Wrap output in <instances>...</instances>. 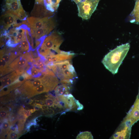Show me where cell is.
I'll return each instance as SVG.
<instances>
[{"mask_svg": "<svg viewBox=\"0 0 139 139\" xmlns=\"http://www.w3.org/2000/svg\"><path fill=\"white\" fill-rule=\"evenodd\" d=\"M136 97L139 100V87L138 93Z\"/></svg>", "mask_w": 139, "mask_h": 139, "instance_id": "obj_29", "label": "cell"}, {"mask_svg": "<svg viewBox=\"0 0 139 139\" xmlns=\"http://www.w3.org/2000/svg\"><path fill=\"white\" fill-rule=\"evenodd\" d=\"M27 23V21H24L21 25L13 27L7 32L5 36L7 39V46L15 47L20 43L26 35V30L29 27Z\"/></svg>", "mask_w": 139, "mask_h": 139, "instance_id": "obj_3", "label": "cell"}, {"mask_svg": "<svg viewBox=\"0 0 139 139\" xmlns=\"http://www.w3.org/2000/svg\"><path fill=\"white\" fill-rule=\"evenodd\" d=\"M59 82L56 75H51L44 82L34 88L24 92L23 94L28 98L41 93L53 90Z\"/></svg>", "mask_w": 139, "mask_h": 139, "instance_id": "obj_4", "label": "cell"}, {"mask_svg": "<svg viewBox=\"0 0 139 139\" xmlns=\"http://www.w3.org/2000/svg\"><path fill=\"white\" fill-rule=\"evenodd\" d=\"M76 139H93V136L90 132L85 131L80 132L78 135Z\"/></svg>", "mask_w": 139, "mask_h": 139, "instance_id": "obj_25", "label": "cell"}, {"mask_svg": "<svg viewBox=\"0 0 139 139\" xmlns=\"http://www.w3.org/2000/svg\"><path fill=\"white\" fill-rule=\"evenodd\" d=\"M100 0H83L77 4L79 17L82 19H89L96 10Z\"/></svg>", "mask_w": 139, "mask_h": 139, "instance_id": "obj_6", "label": "cell"}, {"mask_svg": "<svg viewBox=\"0 0 139 139\" xmlns=\"http://www.w3.org/2000/svg\"><path fill=\"white\" fill-rule=\"evenodd\" d=\"M6 12L16 15L22 20H26L27 16L20 0H6Z\"/></svg>", "mask_w": 139, "mask_h": 139, "instance_id": "obj_10", "label": "cell"}, {"mask_svg": "<svg viewBox=\"0 0 139 139\" xmlns=\"http://www.w3.org/2000/svg\"><path fill=\"white\" fill-rule=\"evenodd\" d=\"M70 60L53 64L51 70L61 83L71 84L77 77Z\"/></svg>", "mask_w": 139, "mask_h": 139, "instance_id": "obj_2", "label": "cell"}, {"mask_svg": "<svg viewBox=\"0 0 139 139\" xmlns=\"http://www.w3.org/2000/svg\"><path fill=\"white\" fill-rule=\"evenodd\" d=\"M23 133H19L15 130L11 129L6 137L7 139H16L19 138Z\"/></svg>", "mask_w": 139, "mask_h": 139, "instance_id": "obj_24", "label": "cell"}, {"mask_svg": "<svg viewBox=\"0 0 139 139\" xmlns=\"http://www.w3.org/2000/svg\"><path fill=\"white\" fill-rule=\"evenodd\" d=\"M32 61L29 53L28 52L15 59L9 65V67L21 75L27 69H28V63Z\"/></svg>", "mask_w": 139, "mask_h": 139, "instance_id": "obj_8", "label": "cell"}, {"mask_svg": "<svg viewBox=\"0 0 139 139\" xmlns=\"http://www.w3.org/2000/svg\"><path fill=\"white\" fill-rule=\"evenodd\" d=\"M28 25L34 30L47 26L55 22L51 17L38 18L31 16L27 18Z\"/></svg>", "mask_w": 139, "mask_h": 139, "instance_id": "obj_14", "label": "cell"}, {"mask_svg": "<svg viewBox=\"0 0 139 139\" xmlns=\"http://www.w3.org/2000/svg\"><path fill=\"white\" fill-rule=\"evenodd\" d=\"M77 4L79 2H81L83 0H73Z\"/></svg>", "mask_w": 139, "mask_h": 139, "instance_id": "obj_28", "label": "cell"}, {"mask_svg": "<svg viewBox=\"0 0 139 139\" xmlns=\"http://www.w3.org/2000/svg\"><path fill=\"white\" fill-rule=\"evenodd\" d=\"M71 85L70 84L62 83L57 85L54 89L55 94L56 96L70 94Z\"/></svg>", "mask_w": 139, "mask_h": 139, "instance_id": "obj_18", "label": "cell"}, {"mask_svg": "<svg viewBox=\"0 0 139 139\" xmlns=\"http://www.w3.org/2000/svg\"><path fill=\"white\" fill-rule=\"evenodd\" d=\"M42 72L41 70L39 68L33 67L30 70V75L31 77V79L32 78L34 79L40 77L41 75Z\"/></svg>", "mask_w": 139, "mask_h": 139, "instance_id": "obj_23", "label": "cell"}, {"mask_svg": "<svg viewBox=\"0 0 139 139\" xmlns=\"http://www.w3.org/2000/svg\"><path fill=\"white\" fill-rule=\"evenodd\" d=\"M18 47L22 51H28L30 50V46L27 38L26 35L24 39L20 44V45L18 46Z\"/></svg>", "mask_w": 139, "mask_h": 139, "instance_id": "obj_21", "label": "cell"}, {"mask_svg": "<svg viewBox=\"0 0 139 139\" xmlns=\"http://www.w3.org/2000/svg\"><path fill=\"white\" fill-rule=\"evenodd\" d=\"M131 22L139 23V1H136L134 8L131 13Z\"/></svg>", "mask_w": 139, "mask_h": 139, "instance_id": "obj_20", "label": "cell"}, {"mask_svg": "<svg viewBox=\"0 0 139 139\" xmlns=\"http://www.w3.org/2000/svg\"><path fill=\"white\" fill-rule=\"evenodd\" d=\"M130 48L127 43L117 46L106 55L102 61L105 67L112 74L117 73Z\"/></svg>", "mask_w": 139, "mask_h": 139, "instance_id": "obj_1", "label": "cell"}, {"mask_svg": "<svg viewBox=\"0 0 139 139\" xmlns=\"http://www.w3.org/2000/svg\"><path fill=\"white\" fill-rule=\"evenodd\" d=\"M51 75L44 72L39 77L33 80H26L19 88V90L23 94L25 92L36 87L46 81Z\"/></svg>", "mask_w": 139, "mask_h": 139, "instance_id": "obj_12", "label": "cell"}, {"mask_svg": "<svg viewBox=\"0 0 139 139\" xmlns=\"http://www.w3.org/2000/svg\"><path fill=\"white\" fill-rule=\"evenodd\" d=\"M63 41L61 35L57 32H54L46 37L38 49H48L59 53L62 51L59 48Z\"/></svg>", "mask_w": 139, "mask_h": 139, "instance_id": "obj_5", "label": "cell"}, {"mask_svg": "<svg viewBox=\"0 0 139 139\" xmlns=\"http://www.w3.org/2000/svg\"><path fill=\"white\" fill-rule=\"evenodd\" d=\"M32 113L30 109L26 110L24 109L23 112V116L24 118L26 119L31 115Z\"/></svg>", "mask_w": 139, "mask_h": 139, "instance_id": "obj_27", "label": "cell"}, {"mask_svg": "<svg viewBox=\"0 0 139 139\" xmlns=\"http://www.w3.org/2000/svg\"><path fill=\"white\" fill-rule=\"evenodd\" d=\"M56 97L58 100L62 103L66 112L75 110L76 109L81 110L83 108V105L70 93L67 95L57 96Z\"/></svg>", "mask_w": 139, "mask_h": 139, "instance_id": "obj_9", "label": "cell"}, {"mask_svg": "<svg viewBox=\"0 0 139 139\" xmlns=\"http://www.w3.org/2000/svg\"><path fill=\"white\" fill-rule=\"evenodd\" d=\"M46 10L41 6H36L32 12V15L34 16H42L44 14V13L45 12Z\"/></svg>", "mask_w": 139, "mask_h": 139, "instance_id": "obj_22", "label": "cell"}, {"mask_svg": "<svg viewBox=\"0 0 139 139\" xmlns=\"http://www.w3.org/2000/svg\"><path fill=\"white\" fill-rule=\"evenodd\" d=\"M5 49L0 51V58L3 59L9 65L16 58L18 54L16 52L8 51L6 52Z\"/></svg>", "mask_w": 139, "mask_h": 139, "instance_id": "obj_17", "label": "cell"}, {"mask_svg": "<svg viewBox=\"0 0 139 139\" xmlns=\"http://www.w3.org/2000/svg\"><path fill=\"white\" fill-rule=\"evenodd\" d=\"M74 55L73 53L62 51L57 54L53 53L44 57L45 64L48 65L70 60Z\"/></svg>", "mask_w": 139, "mask_h": 139, "instance_id": "obj_13", "label": "cell"}, {"mask_svg": "<svg viewBox=\"0 0 139 139\" xmlns=\"http://www.w3.org/2000/svg\"><path fill=\"white\" fill-rule=\"evenodd\" d=\"M132 127L122 121L110 139H129Z\"/></svg>", "mask_w": 139, "mask_h": 139, "instance_id": "obj_15", "label": "cell"}, {"mask_svg": "<svg viewBox=\"0 0 139 139\" xmlns=\"http://www.w3.org/2000/svg\"><path fill=\"white\" fill-rule=\"evenodd\" d=\"M19 75L15 71L10 73L0 79V90L13 83L19 77Z\"/></svg>", "mask_w": 139, "mask_h": 139, "instance_id": "obj_16", "label": "cell"}, {"mask_svg": "<svg viewBox=\"0 0 139 139\" xmlns=\"http://www.w3.org/2000/svg\"><path fill=\"white\" fill-rule=\"evenodd\" d=\"M24 21L21 20L16 15L6 12L2 15L1 18V36H5L7 32L11 28L21 25Z\"/></svg>", "mask_w": 139, "mask_h": 139, "instance_id": "obj_7", "label": "cell"}, {"mask_svg": "<svg viewBox=\"0 0 139 139\" xmlns=\"http://www.w3.org/2000/svg\"><path fill=\"white\" fill-rule=\"evenodd\" d=\"M9 114V111L7 109L4 108H1L0 112L1 120L6 118Z\"/></svg>", "mask_w": 139, "mask_h": 139, "instance_id": "obj_26", "label": "cell"}, {"mask_svg": "<svg viewBox=\"0 0 139 139\" xmlns=\"http://www.w3.org/2000/svg\"><path fill=\"white\" fill-rule=\"evenodd\" d=\"M0 138H3L10 131L12 124L6 118L1 120Z\"/></svg>", "mask_w": 139, "mask_h": 139, "instance_id": "obj_19", "label": "cell"}, {"mask_svg": "<svg viewBox=\"0 0 139 139\" xmlns=\"http://www.w3.org/2000/svg\"><path fill=\"white\" fill-rule=\"evenodd\" d=\"M59 2H60V1L61 0H58Z\"/></svg>", "mask_w": 139, "mask_h": 139, "instance_id": "obj_30", "label": "cell"}, {"mask_svg": "<svg viewBox=\"0 0 139 139\" xmlns=\"http://www.w3.org/2000/svg\"><path fill=\"white\" fill-rule=\"evenodd\" d=\"M139 120V100L136 97L133 104L127 112L122 121L132 127Z\"/></svg>", "mask_w": 139, "mask_h": 139, "instance_id": "obj_11", "label": "cell"}]
</instances>
